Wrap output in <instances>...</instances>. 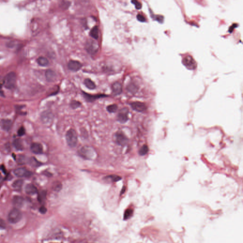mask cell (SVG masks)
Wrapping results in <instances>:
<instances>
[{
  "instance_id": "6da1fadb",
  "label": "cell",
  "mask_w": 243,
  "mask_h": 243,
  "mask_svg": "<svg viewBox=\"0 0 243 243\" xmlns=\"http://www.w3.org/2000/svg\"><path fill=\"white\" fill-rule=\"evenodd\" d=\"M16 81V75L13 72H11L7 74L4 78L3 84L8 89H11L14 87Z\"/></svg>"
},
{
  "instance_id": "7a4b0ae2",
  "label": "cell",
  "mask_w": 243,
  "mask_h": 243,
  "mask_svg": "<svg viewBox=\"0 0 243 243\" xmlns=\"http://www.w3.org/2000/svg\"><path fill=\"white\" fill-rule=\"evenodd\" d=\"M23 218L21 211L18 208H14L12 209L8 215V219L11 223L15 224L19 222Z\"/></svg>"
},
{
  "instance_id": "3957f363",
  "label": "cell",
  "mask_w": 243,
  "mask_h": 243,
  "mask_svg": "<svg viewBox=\"0 0 243 243\" xmlns=\"http://www.w3.org/2000/svg\"><path fill=\"white\" fill-rule=\"evenodd\" d=\"M67 144L70 147H75L77 143V133L73 129H69L66 135Z\"/></svg>"
},
{
  "instance_id": "277c9868",
  "label": "cell",
  "mask_w": 243,
  "mask_h": 243,
  "mask_svg": "<svg viewBox=\"0 0 243 243\" xmlns=\"http://www.w3.org/2000/svg\"><path fill=\"white\" fill-rule=\"evenodd\" d=\"M79 154L81 157L86 159H90L94 156L95 151L91 147L85 146L80 149Z\"/></svg>"
},
{
  "instance_id": "5b68a950",
  "label": "cell",
  "mask_w": 243,
  "mask_h": 243,
  "mask_svg": "<svg viewBox=\"0 0 243 243\" xmlns=\"http://www.w3.org/2000/svg\"><path fill=\"white\" fill-rule=\"evenodd\" d=\"M99 46L96 42L89 40L86 42V49L90 54L94 55L96 54L98 51Z\"/></svg>"
},
{
  "instance_id": "8992f818",
  "label": "cell",
  "mask_w": 243,
  "mask_h": 243,
  "mask_svg": "<svg viewBox=\"0 0 243 243\" xmlns=\"http://www.w3.org/2000/svg\"><path fill=\"white\" fill-rule=\"evenodd\" d=\"M182 63L186 67L189 69L193 70L197 67V63L191 56H188L184 58Z\"/></svg>"
},
{
  "instance_id": "52a82bcc",
  "label": "cell",
  "mask_w": 243,
  "mask_h": 243,
  "mask_svg": "<svg viewBox=\"0 0 243 243\" xmlns=\"http://www.w3.org/2000/svg\"><path fill=\"white\" fill-rule=\"evenodd\" d=\"M53 115L51 112L46 111L43 112L40 116V119L43 124L49 125L51 124L53 120Z\"/></svg>"
},
{
  "instance_id": "ba28073f",
  "label": "cell",
  "mask_w": 243,
  "mask_h": 243,
  "mask_svg": "<svg viewBox=\"0 0 243 243\" xmlns=\"http://www.w3.org/2000/svg\"><path fill=\"white\" fill-rule=\"evenodd\" d=\"M14 174L18 177H29L32 173L24 168H17L14 170Z\"/></svg>"
},
{
  "instance_id": "9c48e42d",
  "label": "cell",
  "mask_w": 243,
  "mask_h": 243,
  "mask_svg": "<svg viewBox=\"0 0 243 243\" xmlns=\"http://www.w3.org/2000/svg\"><path fill=\"white\" fill-rule=\"evenodd\" d=\"M115 141L117 144L124 146L127 144L128 139L124 134L118 132L115 134Z\"/></svg>"
},
{
  "instance_id": "30bf717a",
  "label": "cell",
  "mask_w": 243,
  "mask_h": 243,
  "mask_svg": "<svg viewBox=\"0 0 243 243\" xmlns=\"http://www.w3.org/2000/svg\"><path fill=\"white\" fill-rule=\"evenodd\" d=\"M128 109L124 108L121 109L117 115V120L120 123L124 124L127 121L128 119Z\"/></svg>"
},
{
  "instance_id": "8fae6325",
  "label": "cell",
  "mask_w": 243,
  "mask_h": 243,
  "mask_svg": "<svg viewBox=\"0 0 243 243\" xmlns=\"http://www.w3.org/2000/svg\"><path fill=\"white\" fill-rule=\"evenodd\" d=\"M131 108L135 111L138 112H143L147 109L146 106L144 103L140 102H134L131 103Z\"/></svg>"
},
{
  "instance_id": "7c38bea8",
  "label": "cell",
  "mask_w": 243,
  "mask_h": 243,
  "mask_svg": "<svg viewBox=\"0 0 243 243\" xmlns=\"http://www.w3.org/2000/svg\"><path fill=\"white\" fill-rule=\"evenodd\" d=\"M82 66V64L80 62L76 60H70L67 65L69 69L74 72H77L80 70Z\"/></svg>"
},
{
  "instance_id": "4fadbf2b",
  "label": "cell",
  "mask_w": 243,
  "mask_h": 243,
  "mask_svg": "<svg viewBox=\"0 0 243 243\" xmlns=\"http://www.w3.org/2000/svg\"><path fill=\"white\" fill-rule=\"evenodd\" d=\"M83 96L85 100L86 101L89 102H92L95 101L96 99L107 96L106 95H103V94L102 95V94L97 95H91L90 94H88L84 92H83Z\"/></svg>"
},
{
  "instance_id": "5bb4252c",
  "label": "cell",
  "mask_w": 243,
  "mask_h": 243,
  "mask_svg": "<svg viewBox=\"0 0 243 243\" xmlns=\"http://www.w3.org/2000/svg\"><path fill=\"white\" fill-rule=\"evenodd\" d=\"M24 200L22 197L19 196H15L13 199V204L16 208L23 207L24 205Z\"/></svg>"
},
{
  "instance_id": "9a60e30c",
  "label": "cell",
  "mask_w": 243,
  "mask_h": 243,
  "mask_svg": "<svg viewBox=\"0 0 243 243\" xmlns=\"http://www.w3.org/2000/svg\"><path fill=\"white\" fill-rule=\"evenodd\" d=\"M0 125L4 131H9L12 126V122L9 119H3L0 122Z\"/></svg>"
},
{
  "instance_id": "2e32d148",
  "label": "cell",
  "mask_w": 243,
  "mask_h": 243,
  "mask_svg": "<svg viewBox=\"0 0 243 243\" xmlns=\"http://www.w3.org/2000/svg\"><path fill=\"white\" fill-rule=\"evenodd\" d=\"M45 77L49 82H53L57 78V75L54 71L51 69H48L45 72Z\"/></svg>"
},
{
  "instance_id": "e0dca14e",
  "label": "cell",
  "mask_w": 243,
  "mask_h": 243,
  "mask_svg": "<svg viewBox=\"0 0 243 243\" xmlns=\"http://www.w3.org/2000/svg\"><path fill=\"white\" fill-rule=\"evenodd\" d=\"M113 93L115 96H118L122 92V86L118 82H116L113 84L112 86Z\"/></svg>"
},
{
  "instance_id": "ac0fdd59",
  "label": "cell",
  "mask_w": 243,
  "mask_h": 243,
  "mask_svg": "<svg viewBox=\"0 0 243 243\" xmlns=\"http://www.w3.org/2000/svg\"><path fill=\"white\" fill-rule=\"evenodd\" d=\"M31 150L33 153L36 154H40L43 153V147L42 145L38 143H33L31 146Z\"/></svg>"
},
{
  "instance_id": "d6986e66",
  "label": "cell",
  "mask_w": 243,
  "mask_h": 243,
  "mask_svg": "<svg viewBox=\"0 0 243 243\" xmlns=\"http://www.w3.org/2000/svg\"><path fill=\"white\" fill-rule=\"evenodd\" d=\"M25 191L26 193L29 195H34L38 193L37 188L32 184H29L26 186Z\"/></svg>"
},
{
  "instance_id": "ffe728a7",
  "label": "cell",
  "mask_w": 243,
  "mask_h": 243,
  "mask_svg": "<svg viewBox=\"0 0 243 243\" xmlns=\"http://www.w3.org/2000/svg\"><path fill=\"white\" fill-rule=\"evenodd\" d=\"M13 145L16 150H23V145L21 140L19 139H16L13 142Z\"/></svg>"
},
{
  "instance_id": "44dd1931",
  "label": "cell",
  "mask_w": 243,
  "mask_h": 243,
  "mask_svg": "<svg viewBox=\"0 0 243 243\" xmlns=\"http://www.w3.org/2000/svg\"><path fill=\"white\" fill-rule=\"evenodd\" d=\"M90 35L95 39H97L99 37V28L97 26H95L91 30L90 32Z\"/></svg>"
},
{
  "instance_id": "7402d4cb",
  "label": "cell",
  "mask_w": 243,
  "mask_h": 243,
  "mask_svg": "<svg viewBox=\"0 0 243 243\" xmlns=\"http://www.w3.org/2000/svg\"><path fill=\"white\" fill-rule=\"evenodd\" d=\"M84 84L89 89H94L96 87V84L89 78H86L84 80Z\"/></svg>"
},
{
  "instance_id": "603a6c76",
  "label": "cell",
  "mask_w": 243,
  "mask_h": 243,
  "mask_svg": "<svg viewBox=\"0 0 243 243\" xmlns=\"http://www.w3.org/2000/svg\"><path fill=\"white\" fill-rule=\"evenodd\" d=\"M37 62L38 64L42 67H46L49 64V61L47 58L40 57L37 59Z\"/></svg>"
},
{
  "instance_id": "cb8c5ba5",
  "label": "cell",
  "mask_w": 243,
  "mask_h": 243,
  "mask_svg": "<svg viewBox=\"0 0 243 243\" xmlns=\"http://www.w3.org/2000/svg\"><path fill=\"white\" fill-rule=\"evenodd\" d=\"M23 180L18 179V180H15V181H14V182L13 183L12 186H13V188L15 189V190H20L21 189H22V188L23 187Z\"/></svg>"
},
{
  "instance_id": "d4e9b609",
  "label": "cell",
  "mask_w": 243,
  "mask_h": 243,
  "mask_svg": "<svg viewBox=\"0 0 243 243\" xmlns=\"http://www.w3.org/2000/svg\"><path fill=\"white\" fill-rule=\"evenodd\" d=\"M127 89L129 92L134 94L137 92L138 87L134 84L131 83L129 84L128 86H127Z\"/></svg>"
},
{
  "instance_id": "484cf974",
  "label": "cell",
  "mask_w": 243,
  "mask_h": 243,
  "mask_svg": "<svg viewBox=\"0 0 243 243\" xmlns=\"http://www.w3.org/2000/svg\"><path fill=\"white\" fill-rule=\"evenodd\" d=\"M133 212H134V211L132 209L129 208L126 209L125 211V214H124V219L127 220L129 219L132 216V215L133 214Z\"/></svg>"
},
{
  "instance_id": "4316f807",
  "label": "cell",
  "mask_w": 243,
  "mask_h": 243,
  "mask_svg": "<svg viewBox=\"0 0 243 243\" xmlns=\"http://www.w3.org/2000/svg\"><path fill=\"white\" fill-rule=\"evenodd\" d=\"M46 192L45 191L43 190L38 193V199L39 202H43L44 201V200L46 199Z\"/></svg>"
},
{
  "instance_id": "83f0119b",
  "label": "cell",
  "mask_w": 243,
  "mask_h": 243,
  "mask_svg": "<svg viewBox=\"0 0 243 243\" xmlns=\"http://www.w3.org/2000/svg\"><path fill=\"white\" fill-rule=\"evenodd\" d=\"M148 151H149V148L146 145H144L140 149L139 153V154L140 155L144 156V155L148 153Z\"/></svg>"
},
{
  "instance_id": "f1b7e54d",
  "label": "cell",
  "mask_w": 243,
  "mask_h": 243,
  "mask_svg": "<svg viewBox=\"0 0 243 243\" xmlns=\"http://www.w3.org/2000/svg\"><path fill=\"white\" fill-rule=\"evenodd\" d=\"M118 109V106L116 104L111 105L108 106L106 108L107 110L110 113H115Z\"/></svg>"
},
{
  "instance_id": "f546056e",
  "label": "cell",
  "mask_w": 243,
  "mask_h": 243,
  "mask_svg": "<svg viewBox=\"0 0 243 243\" xmlns=\"http://www.w3.org/2000/svg\"><path fill=\"white\" fill-rule=\"evenodd\" d=\"M70 105L71 107L72 108L76 109L77 108L79 107L81 105V104L79 101H77L76 100H73L71 102Z\"/></svg>"
},
{
  "instance_id": "4dcf8cb0",
  "label": "cell",
  "mask_w": 243,
  "mask_h": 243,
  "mask_svg": "<svg viewBox=\"0 0 243 243\" xmlns=\"http://www.w3.org/2000/svg\"><path fill=\"white\" fill-rule=\"evenodd\" d=\"M106 178L108 179V178L110 179L113 182H117L121 179V178L120 176H117V175H110V176H107Z\"/></svg>"
},
{
  "instance_id": "1f68e13d",
  "label": "cell",
  "mask_w": 243,
  "mask_h": 243,
  "mask_svg": "<svg viewBox=\"0 0 243 243\" xmlns=\"http://www.w3.org/2000/svg\"><path fill=\"white\" fill-rule=\"evenodd\" d=\"M26 158L25 156L23 155H20L18 157V163L19 164H25L26 162Z\"/></svg>"
},
{
  "instance_id": "d6a6232c",
  "label": "cell",
  "mask_w": 243,
  "mask_h": 243,
  "mask_svg": "<svg viewBox=\"0 0 243 243\" xmlns=\"http://www.w3.org/2000/svg\"><path fill=\"white\" fill-rule=\"evenodd\" d=\"M131 3H133L135 5L136 9L139 10V9H141V6H142L141 4L139 2H138L137 1L134 0V1H131Z\"/></svg>"
},
{
  "instance_id": "836d02e7",
  "label": "cell",
  "mask_w": 243,
  "mask_h": 243,
  "mask_svg": "<svg viewBox=\"0 0 243 243\" xmlns=\"http://www.w3.org/2000/svg\"><path fill=\"white\" fill-rule=\"evenodd\" d=\"M136 18H137V19L140 22L144 23V22H145L146 21V18H145V17L143 16V15L141 14H137V15L136 16Z\"/></svg>"
},
{
  "instance_id": "e575fe53",
  "label": "cell",
  "mask_w": 243,
  "mask_h": 243,
  "mask_svg": "<svg viewBox=\"0 0 243 243\" xmlns=\"http://www.w3.org/2000/svg\"><path fill=\"white\" fill-rule=\"evenodd\" d=\"M6 227V224L5 221L0 218V229H4Z\"/></svg>"
},
{
  "instance_id": "d590c367",
  "label": "cell",
  "mask_w": 243,
  "mask_h": 243,
  "mask_svg": "<svg viewBox=\"0 0 243 243\" xmlns=\"http://www.w3.org/2000/svg\"><path fill=\"white\" fill-rule=\"evenodd\" d=\"M70 3L68 2H62V3H61V7L63 9H67L69 6L70 5Z\"/></svg>"
},
{
  "instance_id": "8d00e7d4",
  "label": "cell",
  "mask_w": 243,
  "mask_h": 243,
  "mask_svg": "<svg viewBox=\"0 0 243 243\" xmlns=\"http://www.w3.org/2000/svg\"><path fill=\"white\" fill-rule=\"evenodd\" d=\"M30 163H32V165L34 166H38L40 164V163L38 162V161H37L35 158H32V160H31Z\"/></svg>"
},
{
  "instance_id": "74e56055",
  "label": "cell",
  "mask_w": 243,
  "mask_h": 243,
  "mask_svg": "<svg viewBox=\"0 0 243 243\" xmlns=\"http://www.w3.org/2000/svg\"><path fill=\"white\" fill-rule=\"evenodd\" d=\"M62 189V185L59 182L56 183L54 185V189L56 191H59Z\"/></svg>"
},
{
  "instance_id": "f35d334b",
  "label": "cell",
  "mask_w": 243,
  "mask_h": 243,
  "mask_svg": "<svg viewBox=\"0 0 243 243\" xmlns=\"http://www.w3.org/2000/svg\"><path fill=\"white\" fill-rule=\"evenodd\" d=\"M25 129L24 128V127H22L21 128L19 129V131H18V135L21 136H23L24 134H25Z\"/></svg>"
},
{
  "instance_id": "ab89813d",
  "label": "cell",
  "mask_w": 243,
  "mask_h": 243,
  "mask_svg": "<svg viewBox=\"0 0 243 243\" xmlns=\"http://www.w3.org/2000/svg\"><path fill=\"white\" fill-rule=\"evenodd\" d=\"M39 211L42 214H45L47 211V209L46 208H45V207L42 206L40 208H39Z\"/></svg>"
},
{
  "instance_id": "60d3db41",
  "label": "cell",
  "mask_w": 243,
  "mask_h": 243,
  "mask_svg": "<svg viewBox=\"0 0 243 243\" xmlns=\"http://www.w3.org/2000/svg\"><path fill=\"white\" fill-rule=\"evenodd\" d=\"M2 181H3V177L0 175V183L2 182Z\"/></svg>"
},
{
  "instance_id": "b9f144b4",
  "label": "cell",
  "mask_w": 243,
  "mask_h": 243,
  "mask_svg": "<svg viewBox=\"0 0 243 243\" xmlns=\"http://www.w3.org/2000/svg\"><path fill=\"white\" fill-rule=\"evenodd\" d=\"M125 187L123 188V189L122 190H121V194H122V193H124V192H125Z\"/></svg>"
},
{
  "instance_id": "7bdbcfd3",
  "label": "cell",
  "mask_w": 243,
  "mask_h": 243,
  "mask_svg": "<svg viewBox=\"0 0 243 243\" xmlns=\"http://www.w3.org/2000/svg\"><path fill=\"white\" fill-rule=\"evenodd\" d=\"M0 96H3V93L2 91H1L0 90Z\"/></svg>"
}]
</instances>
